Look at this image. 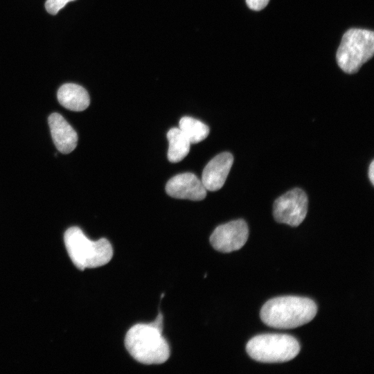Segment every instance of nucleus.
<instances>
[{"label":"nucleus","instance_id":"1","mask_svg":"<svg viewBox=\"0 0 374 374\" xmlns=\"http://www.w3.org/2000/svg\"><path fill=\"white\" fill-rule=\"evenodd\" d=\"M317 312V305L309 298L286 296L273 298L262 307L260 317L267 326L291 329L311 321Z\"/></svg>","mask_w":374,"mask_h":374},{"label":"nucleus","instance_id":"2","mask_svg":"<svg viewBox=\"0 0 374 374\" xmlns=\"http://www.w3.org/2000/svg\"><path fill=\"white\" fill-rule=\"evenodd\" d=\"M162 332L151 323L136 324L125 335V348L130 355L141 364H163L168 359L170 350Z\"/></svg>","mask_w":374,"mask_h":374},{"label":"nucleus","instance_id":"3","mask_svg":"<svg viewBox=\"0 0 374 374\" xmlns=\"http://www.w3.org/2000/svg\"><path fill=\"white\" fill-rule=\"evenodd\" d=\"M64 240L71 260L80 270L103 266L113 256L112 246L107 239L91 240L77 226L66 231Z\"/></svg>","mask_w":374,"mask_h":374},{"label":"nucleus","instance_id":"4","mask_svg":"<svg viewBox=\"0 0 374 374\" xmlns=\"http://www.w3.org/2000/svg\"><path fill=\"white\" fill-rule=\"evenodd\" d=\"M301 346L294 337L285 334H263L251 339L246 346L249 356L259 362L281 363L293 359Z\"/></svg>","mask_w":374,"mask_h":374},{"label":"nucleus","instance_id":"5","mask_svg":"<svg viewBox=\"0 0 374 374\" xmlns=\"http://www.w3.org/2000/svg\"><path fill=\"white\" fill-rule=\"evenodd\" d=\"M374 53V33L372 30L350 28L343 35L337 51L339 66L347 73H355Z\"/></svg>","mask_w":374,"mask_h":374},{"label":"nucleus","instance_id":"6","mask_svg":"<svg viewBox=\"0 0 374 374\" xmlns=\"http://www.w3.org/2000/svg\"><path fill=\"white\" fill-rule=\"evenodd\" d=\"M308 197L301 188H295L278 197L273 206L275 220L291 226H299L308 212Z\"/></svg>","mask_w":374,"mask_h":374},{"label":"nucleus","instance_id":"7","mask_svg":"<svg viewBox=\"0 0 374 374\" xmlns=\"http://www.w3.org/2000/svg\"><path fill=\"white\" fill-rule=\"evenodd\" d=\"M248 236L246 222L239 219L217 226L210 236V243L218 251L230 253L241 249Z\"/></svg>","mask_w":374,"mask_h":374},{"label":"nucleus","instance_id":"8","mask_svg":"<svg viewBox=\"0 0 374 374\" xmlns=\"http://www.w3.org/2000/svg\"><path fill=\"white\" fill-rule=\"evenodd\" d=\"M166 191L174 198L200 201L205 198L207 190L195 174L184 172L170 179L166 185Z\"/></svg>","mask_w":374,"mask_h":374},{"label":"nucleus","instance_id":"9","mask_svg":"<svg viewBox=\"0 0 374 374\" xmlns=\"http://www.w3.org/2000/svg\"><path fill=\"white\" fill-rule=\"evenodd\" d=\"M233 163V155L228 152H222L213 157L204 167L202 182L209 191H216L224 184Z\"/></svg>","mask_w":374,"mask_h":374},{"label":"nucleus","instance_id":"10","mask_svg":"<svg viewBox=\"0 0 374 374\" xmlns=\"http://www.w3.org/2000/svg\"><path fill=\"white\" fill-rule=\"evenodd\" d=\"M53 141L63 154L71 152L76 147L78 135L75 130L58 113L51 114L48 119Z\"/></svg>","mask_w":374,"mask_h":374},{"label":"nucleus","instance_id":"11","mask_svg":"<svg viewBox=\"0 0 374 374\" xmlns=\"http://www.w3.org/2000/svg\"><path fill=\"white\" fill-rule=\"evenodd\" d=\"M57 96L60 104L71 111H83L90 103L89 95L87 90L74 83L62 85L57 91Z\"/></svg>","mask_w":374,"mask_h":374},{"label":"nucleus","instance_id":"12","mask_svg":"<svg viewBox=\"0 0 374 374\" xmlns=\"http://www.w3.org/2000/svg\"><path fill=\"white\" fill-rule=\"evenodd\" d=\"M169 143L168 159L171 163H178L188 154L190 142L179 127H172L167 132Z\"/></svg>","mask_w":374,"mask_h":374},{"label":"nucleus","instance_id":"13","mask_svg":"<svg viewBox=\"0 0 374 374\" xmlns=\"http://www.w3.org/2000/svg\"><path fill=\"white\" fill-rule=\"evenodd\" d=\"M179 128L190 143L202 141L209 134V128L206 124L190 116L182 117L179 123Z\"/></svg>","mask_w":374,"mask_h":374},{"label":"nucleus","instance_id":"14","mask_svg":"<svg viewBox=\"0 0 374 374\" xmlns=\"http://www.w3.org/2000/svg\"><path fill=\"white\" fill-rule=\"evenodd\" d=\"M75 0H46L45 8L46 11L53 15H56L65 5Z\"/></svg>","mask_w":374,"mask_h":374},{"label":"nucleus","instance_id":"15","mask_svg":"<svg viewBox=\"0 0 374 374\" xmlns=\"http://www.w3.org/2000/svg\"><path fill=\"white\" fill-rule=\"evenodd\" d=\"M269 0H246L248 7L253 10H260L269 3Z\"/></svg>","mask_w":374,"mask_h":374},{"label":"nucleus","instance_id":"16","mask_svg":"<svg viewBox=\"0 0 374 374\" xmlns=\"http://www.w3.org/2000/svg\"><path fill=\"white\" fill-rule=\"evenodd\" d=\"M163 317L162 314L159 312L157 317H156L155 320L151 322V323L155 327H157L158 329H159L160 330L163 331Z\"/></svg>","mask_w":374,"mask_h":374},{"label":"nucleus","instance_id":"17","mask_svg":"<svg viewBox=\"0 0 374 374\" xmlns=\"http://www.w3.org/2000/svg\"><path fill=\"white\" fill-rule=\"evenodd\" d=\"M368 178L371 182V184H374V161L373 160L371 161L369 167H368Z\"/></svg>","mask_w":374,"mask_h":374}]
</instances>
